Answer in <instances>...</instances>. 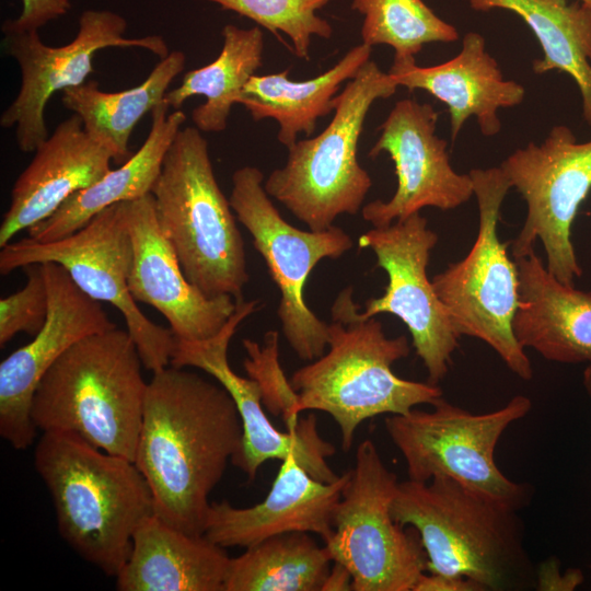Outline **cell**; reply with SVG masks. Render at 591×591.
Here are the masks:
<instances>
[{
    "instance_id": "6da1fadb",
    "label": "cell",
    "mask_w": 591,
    "mask_h": 591,
    "mask_svg": "<svg viewBox=\"0 0 591 591\" xmlns=\"http://www.w3.org/2000/svg\"><path fill=\"white\" fill-rule=\"evenodd\" d=\"M243 426L227 390L167 366L148 383L135 464L153 496L154 514L204 535L209 496L239 453Z\"/></svg>"
},
{
    "instance_id": "7a4b0ae2",
    "label": "cell",
    "mask_w": 591,
    "mask_h": 591,
    "mask_svg": "<svg viewBox=\"0 0 591 591\" xmlns=\"http://www.w3.org/2000/svg\"><path fill=\"white\" fill-rule=\"evenodd\" d=\"M352 287L336 297L328 323V351L294 371V413L320 410L332 416L349 451L361 422L390 414L403 415L443 396L438 384L403 379L393 364L410 352L407 337H387L382 323L361 316Z\"/></svg>"
},
{
    "instance_id": "3957f363",
    "label": "cell",
    "mask_w": 591,
    "mask_h": 591,
    "mask_svg": "<svg viewBox=\"0 0 591 591\" xmlns=\"http://www.w3.org/2000/svg\"><path fill=\"white\" fill-rule=\"evenodd\" d=\"M34 464L53 498L61 537L85 561L116 577L137 528L154 514L151 489L135 462L76 434L45 431Z\"/></svg>"
},
{
    "instance_id": "277c9868",
    "label": "cell",
    "mask_w": 591,
    "mask_h": 591,
    "mask_svg": "<svg viewBox=\"0 0 591 591\" xmlns=\"http://www.w3.org/2000/svg\"><path fill=\"white\" fill-rule=\"evenodd\" d=\"M391 512L419 534L427 571L470 578L485 591L534 587L518 510L436 476L399 482Z\"/></svg>"
},
{
    "instance_id": "5b68a950",
    "label": "cell",
    "mask_w": 591,
    "mask_h": 591,
    "mask_svg": "<svg viewBox=\"0 0 591 591\" xmlns=\"http://www.w3.org/2000/svg\"><path fill=\"white\" fill-rule=\"evenodd\" d=\"M127 329L90 335L44 374L32 399L36 429L68 432L135 462L148 383Z\"/></svg>"
},
{
    "instance_id": "8992f818",
    "label": "cell",
    "mask_w": 591,
    "mask_h": 591,
    "mask_svg": "<svg viewBox=\"0 0 591 591\" xmlns=\"http://www.w3.org/2000/svg\"><path fill=\"white\" fill-rule=\"evenodd\" d=\"M151 194L159 227L189 282L208 297L243 300L250 280L244 241L198 128L176 134Z\"/></svg>"
},
{
    "instance_id": "52a82bcc",
    "label": "cell",
    "mask_w": 591,
    "mask_h": 591,
    "mask_svg": "<svg viewBox=\"0 0 591 591\" xmlns=\"http://www.w3.org/2000/svg\"><path fill=\"white\" fill-rule=\"evenodd\" d=\"M397 88L389 72L374 61L366 62L335 96L327 127L289 147L286 164L264 181L268 196L312 231L331 228L340 215H356L372 186L357 158L363 124L371 105Z\"/></svg>"
},
{
    "instance_id": "ba28073f",
    "label": "cell",
    "mask_w": 591,
    "mask_h": 591,
    "mask_svg": "<svg viewBox=\"0 0 591 591\" xmlns=\"http://www.w3.org/2000/svg\"><path fill=\"white\" fill-rule=\"evenodd\" d=\"M468 174L478 207L475 242L464 258L449 264L431 281L460 336L484 341L512 373L531 380V361L512 328L519 305L518 268L498 235L501 206L511 185L500 166L473 169Z\"/></svg>"
},
{
    "instance_id": "9c48e42d",
    "label": "cell",
    "mask_w": 591,
    "mask_h": 591,
    "mask_svg": "<svg viewBox=\"0 0 591 591\" xmlns=\"http://www.w3.org/2000/svg\"><path fill=\"white\" fill-rule=\"evenodd\" d=\"M430 410L412 409L385 419V430L403 455L408 479L449 477L465 488L511 509L525 508L533 487L506 477L494 460L497 443L514 421L525 417L532 401L513 396L503 407L474 414L442 397Z\"/></svg>"
},
{
    "instance_id": "30bf717a",
    "label": "cell",
    "mask_w": 591,
    "mask_h": 591,
    "mask_svg": "<svg viewBox=\"0 0 591 591\" xmlns=\"http://www.w3.org/2000/svg\"><path fill=\"white\" fill-rule=\"evenodd\" d=\"M398 483L374 442H360L334 513L333 534L324 542L333 561L351 573L354 591H412L427 571L419 534L392 517Z\"/></svg>"
},
{
    "instance_id": "8fae6325",
    "label": "cell",
    "mask_w": 591,
    "mask_h": 591,
    "mask_svg": "<svg viewBox=\"0 0 591 591\" xmlns=\"http://www.w3.org/2000/svg\"><path fill=\"white\" fill-rule=\"evenodd\" d=\"M229 200L280 291L277 316L286 340L300 359H317L327 347L328 323L308 306L305 283L322 259H336L348 252L352 239L335 225L323 231L291 225L273 204L264 188V174L255 166L233 173Z\"/></svg>"
},
{
    "instance_id": "7c38bea8",
    "label": "cell",
    "mask_w": 591,
    "mask_h": 591,
    "mask_svg": "<svg viewBox=\"0 0 591 591\" xmlns=\"http://www.w3.org/2000/svg\"><path fill=\"white\" fill-rule=\"evenodd\" d=\"M56 263L89 297L107 302L123 315L126 329L137 346L147 370L159 371L171 363L176 338L139 309L128 289L132 243L126 223L124 202L95 215L72 234L51 242L30 236L10 242L0 252V273L31 264Z\"/></svg>"
},
{
    "instance_id": "4fadbf2b",
    "label": "cell",
    "mask_w": 591,
    "mask_h": 591,
    "mask_svg": "<svg viewBox=\"0 0 591 591\" xmlns=\"http://www.w3.org/2000/svg\"><path fill=\"white\" fill-rule=\"evenodd\" d=\"M500 167L528 208L511 244L512 257L534 252L541 240L547 270L560 282L573 286L582 267L572 245L571 227L591 190V140L578 142L569 127L556 125L544 141L517 149Z\"/></svg>"
},
{
    "instance_id": "5bb4252c",
    "label": "cell",
    "mask_w": 591,
    "mask_h": 591,
    "mask_svg": "<svg viewBox=\"0 0 591 591\" xmlns=\"http://www.w3.org/2000/svg\"><path fill=\"white\" fill-rule=\"evenodd\" d=\"M127 21L107 10H86L79 19V31L67 45L43 43L37 31L7 32L4 50L16 60L21 71L18 95L3 111L0 126L14 128L21 151L34 152L48 137L45 108L56 92L76 88L93 72L96 51L109 47L141 48L160 58L170 51L158 35L125 37Z\"/></svg>"
},
{
    "instance_id": "9a60e30c",
    "label": "cell",
    "mask_w": 591,
    "mask_h": 591,
    "mask_svg": "<svg viewBox=\"0 0 591 591\" xmlns=\"http://www.w3.org/2000/svg\"><path fill=\"white\" fill-rule=\"evenodd\" d=\"M438 239L427 219L417 212L387 227L373 228L358 240L359 248L375 254L376 266L389 279L384 293L369 299L361 316H397L408 328L428 382L433 384L448 374L461 337L427 274Z\"/></svg>"
},
{
    "instance_id": "2e32d148",
    "label": "cell",
    "mask_w": 591,
    "mask_h": 591,
    "mask_svg": "<svg viewBox=\"0 0 591 591\" xmlns=\"http://www.w3.org/2000/svg\"><path fill=\"white\" fill-rule=\"evenodd\" d=\"M257 309V301L236 302V309L213 336L200 340L176 339L171 366L193 367L210 374L232 397L243 426V439L232 464L253 480L258 468L269 460L294 457L314 478L333 483L339 478L328 465L334 444L317 431L315 414L300 419L296 429L281 431L269 420L258 383L236 374L229 364L228 348L237 326Z\"/></svg>"
},
{
    "instance_id": "e0dca14e",
    "label": "cell",
    "mask_w": 591,
    "mask_h": 591,
    "mask_svg": "<svg viewBox=\"0 0 591 591\" xmlns=\"http://www.w3.org/2000/svg\"><path fill=\"white\" fill-rule=\"evenodd\" d=\"M438 118L432 105L405 99L395 103L380 126L369 157L390 155L397 187L389 201L376 199L362 207V218L373 228L403 221L426 207L452 210L474 195L470 174L452 167L448 143L436 134Z\"/></svg>"
},
{
    "instance_id": "ac0fdd59",
    "label": "cell",
    "mask_w": 591,
    "mask_h": 591,
    "mask_svg": "<svg viewBox=\"0 0 591 591\" xmlns=\"http://www.w3.org/2000/svg\"><path fill=\"white\" fill-rule=\"evenodd\" d=\"M42 267L48 291L45 324L0 364V434L16 450L28 448L36 437L32 399L48 369L81 339L116 327L101 302L84 293L62 266L47 262Z\"/></svg>"
},
{
    "instance_id": "d6986e66",
    "label": "cell",
    "mask_w": 591,
    "mask_h": 591,
    "mask_svg": "<svg viewBox=\"0 0 591 591\" xmlns=\"http://www.w3.org/2000/svg\"><path fill=\"white\" fill-rule=\"evenodd\" d=\"M132 243L128 289L132 299L158 310L176 339L216 335L236 309L229 296L208 297L186 278L177 255L161 231L152 194L124 201Z\"/></svg>"
},
{
    "instance_id": "ffe728a7",
    "label": "cell",
    "mask_w": 591,
    "mask_h": 591,
    "mask_svg": "<svg viewBox=\"0 0 591 591\" xmlns=\"http://www.w3.org/2000/svg\"><path fill=\"white\" fill-rule=\"evenodd\" d=\"M350 475L348 471L333 483L320 482L289 456L281 461L268 495L257 505L236 508L227 500L210 502L204 535L223 548H247L288 532L314 533L326 542Z\"/></svg>"
},
{
    "instance_id": "44dd1931",
    "label": "cell",
    "mask_w": 591,
    "mask_h": 591,
    "mask_svg": "<svg viewBox=\"0 0 591 591\" xmlns=\"http://www.w3.org/2000/svg\"><path fill=\"white\" fill-rule=\"evenodd\" d=\"M34 152L12 187L0 225V247L112 170V153L85 132L76 114L61 121Z\"/></svg>"
},
{
    "instance_id": "7402d4cb",
    "label": "cell",
    "mask_w": 591,
    "mask_h": 591,
    "mask_svg": "<svg viewBox=\"0 0 591 591\" xmlns=\"http://www.w3.org/2000/svg\"><path fill=\"white\" fill-rule=\"evenodd\" d=\"M389 73L398 86L424 90L448 106L453 142L472 116L484 136H496L501 129L498 111L519 105L525 96L523 85L503 78L476 32L466 33L460 53L443 63L420 67L415 58H394Z\"/></svg>"
},
{
    "instance_id": "603a6c76",
    "label": "cell",
    "mask_w": 591,
    "mask_h": 591,
    "mask_svg": "<svg viewBox=\"0 0 591 591\" xmlns=\"http://www.w3.org/2000/svg\"><path fill=\"white\" fill-rule=\"evenodd\" d=\"M514 260L520 286L512 328L520 346L549 361L591 363V292L560 282L535 251Z\"/></svg>"
},
{
    "instance_id": "cb8c5ba5",
    "label": "cell",
    "mask_w": 591,
    "mask_h": 591,
    "mask_svg": "<svg viewBox=\"0 0 591 591\" xmlns=\"http://www.w3.org/2000/svg\"><path fill=\"white\" fill-rule=\"evenodd\" d=\"M231 558L205 535L186 534L155 514L132 537L116 578L119 591H224Z\"/></svg>"
},
{
    "instance_id": "d4e9b609",
    "label": "cell",
    "mask_w": 591,
    "mask_h": 591,
    "mask_svg": "<svg viewBox=\"0 0 591 591\" xmlns=\"http://www.w3.org/2000/svg\"><path fill=\"white\" fill-rule=\"evenodd\" d=\"M163 101L151 112L150 131L141 147L119 167L70 196L49 218L27 230L31 239L51 242L72 234L102 210L151 193L164 157L186 120L182 109L169 112Z\"/></svg>"
},
{
    "instance_id": "484cf974",
    "label": "cell",
    "mask_w": 591,
    "mask_h": 591,
    "mask_svg": "<svg viewBox=\"0 0 591 591\" xmlns=\"http://www.w3.org/2000/svg\"><path fill=\"white\" fill-rule=\"evenodd\" d=\"M372 47H352L334 67L315 78L292 81L288 70L265 76L254 74L240 100L254 120L275 119L278 140L288 149L299 134L310 136L318 118L334 112V100L345 81L356 77L370 60Z\"/></svg>"
},
{
    "instance_id": "4316f807",
    "label": "cell",
    "mask_w": 591,
    "mask_h": 591,
    "mask_svg": "<svg viewBox=\"0 0 591 591\" xmlns=\"http://www.w3.org/2000/svg\"><path fill=\"white\" fill-rule=\"evenodd\" d=\"M473 10L503 9L519 15L538 40L543 56L532 70L569 74L582 99V116L591 127V8L568 0H470Z\"/></svg>"
},
{
    "instance_id": "83f0119b",
    "label": "cell",
    "mask_w": 591,
    "mask_h": 591,
    "mask_svg": "<svg viewBox=\"0 0 591 591\" xmlns=\"http://www.w3.org/2000/svg\"><path fill=\"white\" fill-rule=\"evenodd\" d=\"M185 55L172 50L157 63L140 84L118 92H105L95 80L62 91L63 106L78 115L85 132L106 148L113 161L123 164L130 157L129 138L148 113L164 101L171 82L183 71Z\"/></svg>"
},
{
    "instance_id": "f1b7e54d",
    "label": "cell",
    "mask_w": 591,
    "mask_h": 591,
    "mask_svg": "<svg viewBox=\"0 0 591 591\" xmlns=\"http://www.w3.org/2000/svg\"><path fill=\"white\" fill-rule=\"evenodd\" d=\"M223 45L210 63L188 71L181 85L166 92L170 108L181 109L194 95L206 102L195 107L192 120L205 132H220L227 128L234 104H240L245 84L263 65L264 34L259 27L241 28L228 24L222 30Z\"/></svg>"
},
{
    "instance_id": "f546056e",
    "label": "cell",
    "mask_w": 591,
    "mask_h": 591,
    "mask_svg": "<svg viewBox=\"0 0 591 591\" xmlns=\"http://www.w3.org/2000/svg\"><path fill=\"white\" fill-rule=\"evenodd\" d=\"M332 563L308 532L275 535L231 558L224 591H318Z\"/></svg>"
},
{
    "instance_id": "4dcf8cb0",
    "label": "cell",
    "mask_w": 591,
    "mask_h": 591,
    "mask_svg": "<svg viewBox=\"0 0 591 591\" xmlns=\"http://www.w3.org/2000/svg\"><path fill=\"white\" fill-rule=\"evenodd\" d=\"M363 15L362 43L389 45L394 58H415L429 43L459 39L455 26L440 19L422 0H352Z\"/></svg>"
},
{
    "instance_id": "1f68e13d",
    "label": "cell",
    "mask_w": 591,
    "mask_h": 591,
    "mask_svg": "<svg viewBox=\"0 0 591 591\" xmlns=\"http://www.w3.org/2000/svg\"><path fill=\"white\" fill-rule=\"evenodd\" d=\"M224 10L246 16L268 31L285 33L291 40L293 54L300 59H309L313 35L329 38L331 24L320 18L316 11L331 0H207Z\"/></svg>"
},
{
    "instance_id": "d6a6232c",
    "label": "cell",
    "mask_w": 591,
    "mask_h": 591,
    "mask_svg": "<svg viewBox=\"0 0 591 591\" xmlns=\"http://www.w3.org/2000/svg\"><path fill=\"white\" fill-rule=\"evenodd\" d=\"M278 344L279 334L276 331L265 334L263 347L245 338L243 346L247 357L243 364L247 375L260 387L264 407L270 414L281 416L287 430H292L300 424L294 413L298 394L281 369Z\"/></svg>"
},
{
    "instance_id": "836d02e7",
    "label": "cell",
    "mask_w": 591,
    "mask_h": 591,
    "mask_svg": "<svg viewBox=\"0 0 591 591\" xmlns=\"http://www.w3.org/2000/svg\"><path fill=\"white\" fill-rule=\"evenodd\" d=\"M25 286L0 300V346L16 334L36 335L44 326L48 313V291L42 264L22 268Z\"/></svg>"
},
{
    "instance_id": "e575fe53",
    "label": "cell",
    "mask_w": 591,
    "mask_h": 591,
    "mask_svg": "<svg viewBox=\"0 0 591 591\" xmlns=\"http://www.w3.org/2000/svg\"><path fill=\"white\" fill-rule=\"evenodd\" d=\"M22 3L20 15L2 24L3 33L37 31L49 21L65 15L71 7L69 0H22Z\"/></svg>"
},
{
    "instance_id": "d590c367",
    "label": "cell",
    "mask_w": 591,
    "mask_h": 591,
    "mask_svg": "<svg viewBox=\"0 0 591 591\" xmlns=\"http://www.w3.org/2000/svg\"><path fill=\"white\" fill-rule=\"evenodd\" d=\"M583 580L581 569L567 568L561 571L560 561L556 557H549L535 570L534 588L538 591H573Z\"/></svg>"
},
{
    "instance_id": "8d00e7d4",
    "label": "cell",
    "mask_w": 591,
    "mask_h": 591,
    "mask_svg": "<svg viewBox=\"0 0 591 591\" xmlns=\"http://www.w3.org/2000/svg\"><path fill=\"white\" fill-rule=\"evenodd\" d=\"M412 591H485L476 581L461 576L424 572Z\"/></svg>"
},
{
    "instance_id": "74e56055",
    "label": "cell",
    "mask_w": 591,
    "mask_h": 591,
    "mask_svg": "<svg viewBox=\"0 0 591 591\" xmlns=\"http://www.w3.org/2000/svg\"><path fill=\"white\" fill-rule=\"evenodd\" d=\"M350 590H352L351 573L344 565L337 561H333V565L322 586L321 591H350Z\"/></svg>"
},
{
    "instance_id": "f35d334b",
    "label": "cell",
    "mask_w": 591,
    "mask_h": 591,
    "mask_svg": "<svg viewBox=\"0 0 591 591\" xmlns=\"http://www.w3.org/2000/svg\"><path fill=\"white\" fill-rule=\"evenodd\" d=\"M582 383L587 394L591 397V363L583 370Z\"/></svg>"
},
{
    "instance_id": "ab89813d",
    "label": "cell",
    "mask_w": 591,
    "mask_h": 591,
    "mask_svg": "<svg viewBox=\"0 0 591 591\" xmlns=\"http://www.w3.org/2000/svg\"><path fill=\"white\" fill-rule=\"evenodd\" d=\"M591 8V0H578Z\"/></svg>"
},
{
    "instance_id": "60d3db41",
    "label": "cell",
    "mask_w": 591,
    "mask_h": 591,
    "mask_svg": "<svg viewBox=\"0 0 591 591\" xmlns=\"http://www.w3.org/2000/svg\"><path fill=\"white\" fill-rule=\"evenodd\" d=\"M590 569H591V566H590Z\"/></svg>"
}]
</instances>
